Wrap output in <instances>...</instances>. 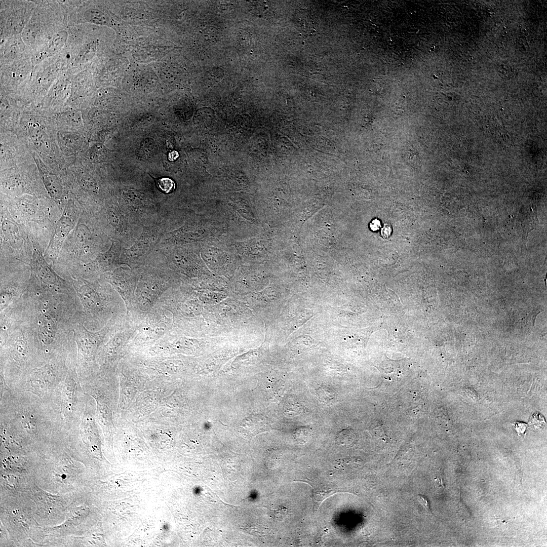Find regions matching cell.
Wrapping results in <instances>:
<instances>
[{"label":"cell","instance_id":"10","mask_svg":"<svg viewBox=\"0 0 547 547\" xmlns=\"http://www.w3.org/2000/svg\"><path fill=\"white\" fill-rule=\"evenodd\" d=\"M4 42L6 43L3 48L1 58L3 66L28 57L24 55L26 51V46L21 35L12 36Z\"/></svg>","mask_w":547,"mask_h":547},{"label":"cell","instance_id":"13","mask_svg":"<svg viewBox=\"0 0 547 547\" xmlns=\"http://www.w3.org/2000/svg\"><path fill=\"white\" fill-rule=\"evenodd\" d=\"M157 187L165 193L172 192L175 188L174 182L168 177L154 179Z\"/></svg>","mask_w":547,"mask_h":547},{"label":"cell","instance_id":"15","mask_svg":"<svg viewBox=\"0 0 547 547\" xmlns=\"http://www.w3.org/2000/svg\"><path fill=\"white\" fill-rule=\"evenodd\" d=\"M514 426L519 435H524L527 428V424L523 422L516 421Z\"/></svg>","mask_w":547,"mask_h":547},{"label":"cell","instance_id":"1","mask_svg":"<svg viewBox=\"0 0 547 547\" xmlns=\"http://www.w3.org/2000/svg\"><path fill=\"white\" fill-rule=\"evenodd\" d=\"M0 406L1 434L11 436L21 446L22 435L35 438L42 434L63 432V416L54 400L7 387L1 391Z\"/></svg>","mask_w":547,"mask_h":547},{"label":"cell","instance_id":"6","mask_svg":"<svg viewBox=\"0 0 547 547\" xmlns=\"http://www.w3.org/2000/svg\"><path fill=\"white\" fill-rule=\"evenodd\" d=\"M68 32L61 29L51 36L42 46L32 53L30 57L33 67L43 60L57 55L65 46Z\"/></svg>","mask_w":547,"mask_h":547},{"label":"cell","instance_id":"8","mask_svg":"<svg viewBox=\"0 0 547 547\" xmlns=\"http://www.w3.org/2000/svg\"><path fill=\"white\" fill-rule=\"evenodd\" d=\"M32 68L30 58L28 57L3 65L1 69V81L11 83L22 82L28 79Z\"/></svg>","mask_w":547,"mask_h":547},{"label":"cell","instance_id":"19","mask_svg":"<svg viewBox=\"0 0 547 547\" xmlns=\"http://www.w3.org/2000/svg\"><path fill=\"white\" fill-rule=\"evenodd\" d=\"M179 156L178 153L176 151H173L169 154L168 159L171 161H175Z\"/></svg>","mask_w":547,"mask_h":547},{"label":"cell","instance_id":"9","mask_svg":"<svg viewBox=\"0 0 547 547\" xmlns=\"http://www.w3.org/2000/svg\"><path fill=\"white\" fill-rule=\"evenodd\" d=\"M65 209L63 214L56 225L47 251L51 255H56L62 243L74 225L73 219Z\"/></svg>","mask_w":547,"mask_h":547},{"label":"cell","instance_id":"7","mask_svg":"<svg viewBox=\"0 0 547 547\" xmlns=\"http://www.w3.org/2000/svg\"><path fill=\"white\" fill-rule=\"evenodd\" d=\"M32 275L37 280L50 288L61 286L62 281L46 263L42 253L34 249L31 262Z\"/></svg>","mask_w":547,"mask_h":547},{"label":"cell","instance_id":"2","mask_svg":"<svg viewBox=\"0 0 547 547\" xmlns=\"http://www.w3.org/2000/svg\"><path fill=\"white\" fill-rule=\"evenodd\" d=\"M69 368L62 364L50 363L29 370L11 389L29 392L44 400L52 401L62 386Z\"/></svg>","mask_w":547,"mask_h":547},{"label":"cell","instance_id":"12","mask_svg":"<svg viewBox=\"0 0 547 547\" xmlns=\"http://www.w3.org/2000/svg\"><path fill=\"white\" fill-rule=\"evenodd\" d=\"M82 17L86 22L101 25H109L108 17L98 9L90 8L83 11Z\"/></svg>","mask_w":547,"mask_h":547},{"label":"cell","instance_id":"3","mask_svg":"<svg viewBox=\"0 0 547 547\" xmlns=\"http://www.w3.org/2000/svg\"><path fill=\"white\" fill-rule=\"evenodd\" d=\"M86 394L75 369L69 367L65 379L54 400L59 405L64 420L63 432H68L80 423Z\"/></svg>","mask_w":547,"mask_h":547},{"label":"cell","instance_id":"16","mask_svg":"<svg viewBox=\"0 0 547 547\" xmlns=\"http://www.w3.org/2000/svg\"><path fill=\"white\" fill-rule=\"evenodd\" d=\"M417 498L419 503L424 507V509L427 512H431L429 503L427 497L424 495L419 494L417 496Z\"/></svg>","mask_w":547,"mask_h":547},{"label":"cell","instance_id":"14","mask_svg":"<svg viewBox=\"0 0 547 547\" xmlns=\"http://www.w3.org/2000/svg\"><path fill=\"white\" fill-rule=\"evenodd\" d=\"M270 516L274 519L278 521L283 520L288 515L287 509L283 506H279L269 509Z\"/></svg>","mask_w":547,"mask_h":547},{"label":"cell","instance_id":"18","mask_svg":"<svg viewBox=\"0 0 547 547\" xmlns=\"http://www.w3.org/2000/svg\"><path fill=\"white\" fill-rule=\"evenodd\" d=\"M390 227L389 226H385L381 231V234L383 237L387 238L390 235Z\"/></svg>","mask_w":547,"mask_h":547},{"label":"cell","instance_id":"11","mask_svg":"<svg viewBox=\"0 0 547 547\" xmlns=\"http://www.w3.org/2000/svg\"><path fill=\"white\" fill-rule=\"evenodd\" d=\"M55 328L53 320L48 316H44L40 324V338L44 344L49 345L52 342L55 334Z\"/></svg>","mask_w":547,"mask_h":547},{"label":"cell","instance_id":"5","mask_svg":"<svg viewBox=\"0 0 547 547\" xmlns=\"http://www.w3.org/2000/svg\"><path fill=\"white\" fill-rule=\"evenodd\" d=\"M7 10H1V38L3 43L7 37L22 33L34 9L32 3L27 2H11Z\"/></svg>","mask_w":547,"mask_h":547},{"label":"cell","instance_id":"4","mask_svg":"<svg viewBox=\"0 0 547 547\" xmlns=\"http://www.w3.org/2000/svg\"><path fill=\"white\" fill-rule=\"evenodd\" d=\"M158 221L154 224L144 226L141 234L128 248L122 247L120 262L134 265L144 261L148 255L156 249L163 234L164 227Z\"/></svg>","mask_w":547,"mask_h":547},{"label":"cell","instance_id":"17","mask_svg":"<svg viewBox=\"0 0 547 547\" xmlns=\"http://www.w3.org/2000/svg\"><path fill=\"white\" fill-rule=\"evenodd\" d=\"M381 226L380 221L375 219L373 220L370 224V228L373 231H376L378 230Z\"/></svg>","mask_w":547,"mask_h":547}]
</instances>
